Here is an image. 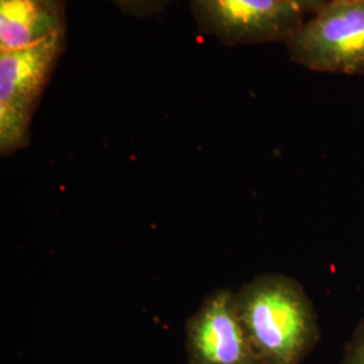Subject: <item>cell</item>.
<instances>
[{"instance_id":"6da1fadb","label":"cell","mask_w":364,"mask_h":364,"mask_svg":"<svg viewBox=\"0 0 364 364\" xmlns=\"http://www.w3.org/2000/svg\"><path fill=\"white\" fill-rule=\"evenodd\" d=\"M235 304L260 364H301L320 341L312 301L287 275H258L235 293Z\"/></svg>"},{"instance_id":"7a4b0ae2","label":"cell","mask_w":364,"mask_h":364,"mask_svg":"<svg viewBox=\"0 0 364 364\" xmlns=\"http://www.w3.org/2000/svg\"><path fill=\"white\" fill-rule=\"evenodd\" d=\"M65 49V33L28 48L0 52V154L30 142V126L53 70Z\"/></svg>"},{"instance_id":"3957f363","label":"cell","mask_w":364,"mask_h":364,"mask_svg":"<svg viewBox=\"0 0 364 364\" xmlns=\"http://www.w3.org/2000/svg\"><path fill=\"white\" fill-rule=\"evenodd\" d=\"M291 61L314 72L364 75V1L329 0L287 42Z\"/></svg>"},{"instance_id":"277c9868","label":"cell","mask_w":364,"mask_h":364,"mask_svg":"<svg viewBox=\"0 0 364 364\" xmlns=\"http://www.w3.org/2000/svg\"><path fill=\"white\" fill-rule=\"evenodd\" d=\"M198 27L228 46L285 42L305 22L287 0H189Z\"/></svg>"},{"instance_id":"5b68a950","label":"cell","mask_w":364,"mask_h":364,"mask_svg":"<svg viewBox=\"0 0 364 364\" xmlns=\"http://www.w3.org/2000/svg\"><path fill=\"white\" fill-rule=\"evenodd\" d=\"M188 364H260L235 304V293L208 294L186 321Z\"/></svg>"},{"instance_id":"8992f818","label":"cell","mask_w":364,"mask_h":364,"mask_svg":"<svg viewBox=\"0 0 364 364\" xmlns=\"http://www.w3.org/2000/svg\"><path fill=\"white\" fill-rule=\"evenodd\" d=\"M65 7L66 0H0V52L65 33Z\"/></svg>"},{"instance_id":"52a82bcc","label":"cell","mask_w":364,"mask_h":364,"mask_svg":"<svg viewBox=\"0 0 364 364\" xmlns=\"http://www.w3.org/2000/svg\"><path fill=\"white\" fill-rule=\"evenodd\" d=\"M119 10L134 16H151L162 13L173 0H109Z\"/></svg>"},{"instance_id":"ba28073f","label":"cell","mask_w":364,"mask_h":364,"mask_svg":"<svg viewBox=\"0 0 364 364\" xmlns=\"http://www.w3.org/2000/svg\"><path fill=\"white\" fill-rule=\"evenodd\" d=\"M340 364H364V318L356 326L350 343L346 346Z\"/></svg>"},{"instance_id":"9c48e42d","label":"cell","mask_w":364,"mask_h":364,"mask_svg":"<svg viewBox=\"0 0 364 364\" xmlns=\"http://www.w3.org/2000/svg\"><path fill=\"white\" fill-rule=\"evenodd\" d=\"M290 4H293L296 9H299L302 14L313 15L317 13L321 7H324L329 0H287Z\"/></svg>"},{"instance_id":"30bf717a","label":"cell","mask_w":364,"mask_h":364,"mask_svg":"<svg viewBox=\"0 0 364 364\" xmlns=\"http://www.w3.org/2000/svg\"><path fill=\"white\" fill-rule=\"evenodd\" d=\"M338 1H364V0H338Z\"/></svg>"}]
</instances>
